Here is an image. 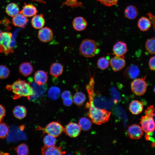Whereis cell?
Wrapping results in <instances>:
<instances>
[{
  "label": "cell",
  "mask_w": 155,
  "mask_h": 155,
  "mask_svg": "<svg viewBox=\"0 0 155 155\" xmlns=\"http://www.w3.org/2000/svg\"><path fill=\"white\" fill-rule=\"evenodd\" d=\"M6 88L14 94L13 99H16L22 97H27L28 100L35 94L33 88L29 82L18 79L11 84H7Z\"/></svg>",
  "instance_id": "1"
},
{
  "label": "cell",
  "mask_w": 155,
  "mask_h": 155,
  "mask_svg": "<svg viewBox=\"0 0 155 155\" xmlns=\"http://www.w3.org/2000/svg\"><path fill=\"white\" fill-rule=\"evenodd\" d=\"M86 105L89 108L88 115L93 123L100 125L108 121L111 112L106 109L95 107L91 98H89V102H87Z\"/></svg>",
  "instance_id": "2"
},
{
  "label": "cell",
  "mask_w": 155,
  "mask_h": 155,
  "mask_svg": "<svg viewBox=\"0 0 155 155\" xmlns=\"http://www.w3.org/2000/svg\"><path fill=\"white\" fill-rule=\"evenodd\" d=\"M89 98L92 99L94 105L96 107L102 109H110L113 106V102L108 100L106 98L100 95L96 94L94 88L89 87L87 88Z\"/></svg>",
  "instance_id": "3"
},
{
  "label": "cell",
  "mask_w": 155,
  "mask_h": 155,
  "mask_svg": "<svg viewBox=\"0 0 155 155\" xmlns=\"http://www.w3.org/2000/svg\"><path fill=\"white\" fill-rule=\"evenodd\" d=\"M79 51L83 56L86 57H93L99 52L96 42L89 39H84L82 41Z\"/></svg>",
  "instance_id": "4"
},
{
  "label": "cell",
  "mask_w": 155,
  "mask_h": 155,
  "mask_svg": "<svg viewBox=\"0 0 155 155\" xmlns=\"http://www.w3.org/2000/svg\"><path fill=\"white\" fill-rule=\"evenodd\" d=\"M12 36L10 32H0V52H3L6 54L13 52L11 46Z\"/></svg>",
  "instance_id": "5"
},
{
  "label": "cell",
  "mask_w": 155,
  "mask_h": 155,
  "mask_svg": "<svg viewBox=\"0 0 155 155\" xmlns=\"http://www.w3.org/2000/svg\"><path fill=\"white\" fill-rule=\"evenodd\" d=\"M38 129L56 137L60 135L63 131L64 128L59 123L53 121L49 123L45 128L39 127Z\"/></svg>",
  "instance_id": "6"
},
{
  "label": "cell",
  "mask_w": 155,
  "mask_h": 155,
  "mask_svg": "<svg viewBox=\"0 0 155 155\" xmlns=\"http://www.w3.org/2000/svg\"><path fill=\"white\" fill-rule=\"evenodd\" d=\"M131 89L136 95L140 96L144 94L146 91L147 84L144 78H135L131 84Z\"/></svg>",
  "instance_id": "7"
},
{
  "label": "cell",
  "mask_w": 155,
  "mask_h": 155,
  "mask_svg": "<svg viewBox=\"0 0 155 155\" xmlns=\"http://www.w3.org/2000/svg\"><path fill=\"white\" fill-rule=\"evenodd\" d=\"M154 117L147 115L142 117L140 123L141 128L146 133L153 131L155 129Z\"/></svg>",
  "instance_id": "8"
},
{
  "label": "cell",
  "mask_w": 155,
  "mask_h": 155,
  "mask_svg": "<svg viewBox=\"0 0 155 155\" xmlns=\"http://www.w3.org/2000/svg\"><path fill=\"white\" fill-rule=\"evenodd\" d=\"M109 64L113 71H118L122 70L125 67L126 61L123 56H115L111 59Z\"/></svg>",
  "instance_id": "9"
},
{
  "label": "cell",
  "mask_w": 155,
  "mask_h": 155,
  "mask_svg": "<svg viewBox=\"0 0 155 155\" xmlns=\"http://www.w3.org/2000/svg\"><path fill=\"white\" fill-rule=\"evenodd\" d=\"M81 129L80 126L77 123L70 122L64 128L63 131L69 137H75L80 134Z\"/></svg>",
  "instance_id": "10"
},
{
  "label": "cell",
  "mask_w": 155,
  "mask_h": 155,
  "mask_svg": "<svg viewBox=\"0 0 155 155\" xmlns=\"http://www.w3.org/2000/svg\"><path fill=\"white\" fill-rule=\"evenodd\" d=\"M127 133L129 137L134 140L140 139L143 134L142 128L140 126L135 124L129 126L128 128Z\"/></svg>",
  "instance_id": "11"
},
{
  "label": "cell",
  "mask_w": 155,
  "mask_h": 155,
  "mask_svg": "<svg viewBox=\"0 0 155 155\" xmlns=\"http://www.w3.org/2000/svg\"><path fill=\"white\" fill-rule=\"evenodd\" d=\"M38 36L40 41L46 42L50 41L52 39L53 33L49 28L45 27L40 29L38 32Z\"/></svg>",
  "instance_id": "12"
},
{
  "label": "cell",
  "mask_w": 155,
  "mask_h": 155,
  "mask_svg": "<svg viewBox=\"0 0 155 155\" xmlns=\"http://www.w3.org/2000/svg\"><path fill=\"white\" fill-rule=\"evenodd\" d=\"M65 152L63 151L60 147L55 146H44L41 149V153L43 155H62Z\"/></svg>",
  "instance_id": "13"
},
{
  "label": "cell",
  "mask_w": 155,
  "mask_h": 155,
  "mask_svg": "<svg viewBox=\"0 0 155 155\" xmlns=\"http://www.w3.org/2000/svg\"><path fill=\"white\" fill-rule=\"evenodd\" d=\"M127 47L126 43L124 42L119 41L114 45L113 51L115 56H123L127 52Z\"/></svg>",
  "instance_id": "14"
},
{
  "label": "cell",
  "mask_w": 155,
  "mask_h": 155,
  "mask_svg": "<svg viewBox=\"0 0 155 155\" xmlns=\"http://www.w3.org/2000/svg\"><path fill=\"white\" fill-rule=\"evenodd\" d=\"M140 70L138 67L135 65H132L128 67L124 73L126 78L134 79L139 75Z\"/></svg>",
  "instance_id": "15"
},
{
  "label": "cell",
  "mask_w": 155,
  "mask_h": 155,
  "mask_svg": "<svg viewBox=\"0 0 155 155\" xmlns=\"http://www.w3.org/2000/svg\"><path fill=\"white\" fill-rule=\"evenodd\" d=\"M87 23L86 20L82 16L75 18L72 22L73 28L78 31H82L86 28Z\"/></svg>",
  "instance_id": "16"
},
{
  "label": "cell",
  "mask_w": 155,
  "mask_h": 155,
  "mask_svg": "<svg viewBox=\"0 0 155 155\" xmlns=\"http://www.w3.org/2000/svg\"><path fill=\"white\" fill-rule=\"evenodd\" d=\"M34 78L35 82L38 85H43L47 81V73L41 70L37 71L34 73Z\"/></svg>",
  "instance_id": "17"
},
{
  "label": "cell",
  "mask_w": 155,
  "mask_h": 155,
  "mask_svg": "<svg viewBox=\"0 0 155 155\" xmlns=\"http://www.w3.org/2000/svg\"><path fill=\"white\" fill-rule=\"evenodd\" d=\"M28 21V19L26 17L20 12L12 17V23L15 26L24 27Z\"/></svg>",
  "instance_id": "18"
},
{
  "label": "cell",
  "mask_w": 155,
  "mask_h": 155,
  "mask_svg": "<svg viewBox=\"0 0 155 155\" xmlns=\"http://www.w3.org/2000/svg\"><path fill=\"white\" fill-rule=\"evenodd\" d=\"M20 13L26 17H31L36 15L37 10L36 7L33 5H25Z\"/></svg>",
  "instance_id": "19"
},
{
  "label": "cell",
  "mask_w": 155,
  "mask_h": 155,
  "mask_svg": "<svg viewBox=\"0 0 155 155\" xmlns=\"http://www.w3.org/2000/svg\"><path fill=\"white\" fill-rule=\"evenodd\" d=\"M63 71V67L61 63L55 62L51 64L49 69L50 74L54 77L56 78L60 75Z\"/></svg>",
  "instance_id": "20"
},
{
  "label": "cell",
  "mask_w": 155,
  "mask_h": 155,
  "mask_svg": "<svg viewBox=\"0 0 155 155\" xmlns=\"http://www.w3.org/2000/svg\"><path fill=\"white\" fill-rule=\"evenodd\" d=\"M31 23L34 28L39 29L44 26L45 20L42 14L36 15L32 18Z\"/></svg>",
  "instance_id": "21"
},
{
  "label": "cell",
  "mask_w": 155,
  "mask_h": 155,
  "mask_svg": "<svg viewBox=\"0 0 155 155\" xmlns=\"http://www.w3.org/2000/svg\"><path fill=\"white\" fill-rule=\"evenodd\" d=\"M33 70V67L29 62H24L22 63L19 67L20 73L25 77L30 75Z\"/></svg>",
  "instance_id": "22"
},
{
  "label": "cell",
  "mask_w": 155,
  "mask_h": 155,
  "mask_svg": "<svg viewBox=\"0 0 155 155\" xmlns=\"http://www.w3.org/2000/svg\"><path fill=\"white\" fill-rule=\"evenodd\" d=\"M143 106L142 103L137 100H134L130 104L129 109L131 113L134 115H138L143 111Z\"/></svg>",
  "instance_id": "23"
},
{
  "label": "cell",
  "mask_w": 155,
  "mask_h": 155,
  "mask_svg": "<svg viewBox=\"0 0 155 155\" xmlns=\"http://www.w3.org/2000/svg\"><path fill=\"white\" fill-rule=\"evenodd\" d=\"M124 13L126 18L129 19L133 20L137 16L138 11L135 7L133 5H130L126 8Z\"/></svg>",
  "instance_id": "24"
},
{
  "label": "cell",
  "mask_w": 155,
  "mask_h": 155,
  "mask_svg": "<svg viewBox=\"0 0 155 155\" xmlns=\"http://www.w3.org/2000/svg\"><path fill=\"white\" fill-rule=\"evenodd\" d=\"M137 25L142 31H145L148 30L151 26V22L148 18L143 17L139 20Z\"/></svg>",
  "instance_id": "25"
},
{
  "label": "cell",
  "mask_w": 155,
  "mask_h": 155,
  "mask_svg": "<svg viewBox=\"0 0 155 155\" xmlns=\"http://www.w3.org/2000/svg\"><path fill=\"white\" fill-rule=\"evenodd\" d=\"M26 108L22 106H16L13 111L14 116L19 119L24 118L26 116Z\"/></svg>",
  "instance_id": "26"
},
{
  "label": "cell",
  "mask_w": 155,
  "mask_h": 155,
  "mask_svg": "<svg viewBox=\"0 0 155 155\" xmlns=\"http://www.w3.org/2000/svg\"><path fill=\"white\" fill-rule=\"evenodd\" d=\"M6 13L9 16L13 17L18 13L19 9L18 5L14 3H11L7 6L5 9Z\"/></svg>",
  "instance_id": "27"
},
{
  "label": "cell",
  "mask_w": 155,
  "mask_h": 155,
  "mask_svg": "<svg viewBox=\"0 0 155 155\" xmlns=\"http://www.w3.org/2000/svg\"><path fill=\"white\" fill-rule=\"evenodd\" d=\"M61 94V92L60 89L59 88L55 86L51 87L48 92L49 97L53 100L57 99L59 97Z\"/></svg>",
  "instance_id": "28"
},
{
  "label": "cell",
  "mask_w": 155,
  "mask_h": 155,
  "mask_svg": "<svg viewBox=\"0 0 155 155\" xmlns=\"http://www.w3.org/2000/svg\"><path fill=\"white\" fill-rule=\"evenodd\" d=\"M86 99L85 95L81 92L77 91L73 97V101L76 105L80 106L82 105Z\"/></svg>",
  "instance_id": "29"
},
{
  "label": "cell",
  "mask_w": 155,
  "mask_h": 155,
  "mask_svg": "<svg viewBox=\"0 0 155 155\" xmlns=\"http://www.w3.org/2000/svg\"><path fill=\"white\" fill-rule=\"evenodd\" d=\"M92 123L91 121L85 117L81 118L79 121V125L82 130L88 131L91 127Z\"/></svg>",
  "instance_id": "30"
},
{
  "label": "cell",
  "mask_w": 155,
  "mask_h": 155,
  "mask_svg": "<svg viewBox=\"0 0 155 155\" xmlns=\"http://www.w3.org/2000/svg\"><path fill=\"white\" fill-rule=\"evenodd\" d=\"M155 39L152 37L148 40L145 44L146 51L151 54H154L155 53Z\"/></svg>",
  "instance_id": "31"
},
{
  "label": "cell",
  "mask_w": 155,
  "mask_h": 155,
  "mask_svg": "<svg viewBox=\"0 0 155 155\" xmlns=\"http://www.w3.org/2000/svg\"><path fill=\"white\" fill-rule=\"evenodd\" d=\"M43 142L45 146H53L55 145L56 140L55 137L48 134L44 136L43 139Z\"/></svg>",
  "instance_id": "32"
},
{
  "label": "cell",
  "mask_w": 155,
  "mask_h": 155,
  "mask_svg": "<svg viewBox=\"0 0 155 155\" xmlns=\"http://www.w3.org/2000/svg\"><path fill=\"white\" fill-rule=\"evenodd\" d=\"M97 64L99 69L104 70L106 69L109 67V62L106 58L102 57L98 59Z\"/></svg>",
  "instance_id": "33"
},
{
  "label": "cell",
  "mask_w": 155,
  "mask_h": 155,
  "mask_svg": "<svg viewBox=\"0 0 155 155\" xmlns=\"http://www.w3.org/2000/svg\"><path fill=\"white\" fill-rule=\"evenodd\" d=\"M16 150L17 154L19 155H26L29 152L28 147L25 144H20L16 147Z\"/></svg>",
  "instance_id": "34"
},
{
  "label": "cell",
  "mask_w": 155,
  "mask_h": 155,
  "mask_svg": "<svg viewBox=\"0 0 155 155\" xmlns=\"http://www.w3.org/2000/svg\"><path fill=\"white\" fill-rule=\"evenodd\" d=\"M10 73L9 68L5 65H0V79H5L8 78Z\"/></svg>",
  "instance_id": "35"
},
{
  "label": "cell",
  "mask_w": 155,
  "mask_h": 155,
  "mask_svg": "<svg viewBox=\"0 0 155 155\" xmlns=\"http://www.w3.org/2000/svg\"><path fill=\"white\" fill-rule=\"evenodd\" d=\"M8 127L6 124L0 123V138L6 137L8 134Z\"/></svg>",
  "instance_id": "36"
},
{
  "label": "cell",
  "mask_w": 155,
  "mask_h": 155,
  "mask_svg": "<svg viewBox=\"0 0 155 155\" xmlns=\"http://www.w3.org/2000/svg\"><path fill=\"white\" fill-rule=\"evenodd\" d=\"M115 112L118 117L120 119H123L125 117V114L122 108L120 106H118L115 108Z\"/></svg>",
  "instance_id": "37"
},
{
  "label": "cell",
  "mask_w": 155,
  "mask_h": 155,
  "mask_svg": "<svg viewBox=\"0 0 155 155\" xmlns=\"http://www.w3.org/2000/svg\"><path fill=\"white\" fill-rule=\"evenodd\" d=\"M103 5L108 7L116 5L118 0H98Z\"/></svg>",
  "instance_id": "38"
},
{
  "label": "cell",
  "mask_w": 155,
  "mask_h": 155,
  "mask_svg": "<svg viewBox=\"0 0 155 155\" xmlns=\"http://www.w3.org/2000/svg\"><path fill=\"white\" fill-rule=\"evenodd\" d=\"M154 108L153 105H151L148 107L145 110V112L146 115L151 116L154 117L155 113Z\"/></svg>",
  "instance_id": "39"
},
{
  "label": "cell",
  "mask_w": 155,
  "mask_h": 155,
  "mask_svg": "<svg viewBox=\"0 0 155 155\" xmlns=\"http://www.w3.org/2000/svg\"><path fill=\"white\" fill-rule=\"evenodd\" d=\"M155 57H152L149 59L148 65L150 69L152 71H154L155 68Z\"/></svg>",
  "instance_id": "40"
},
{
  "label": "cell",
  "mask_w": 155,
  "mask_h": 155,
  "mask_svg": "<svg viewBox=\"0 0 155 155\" xmlns=\"http://www.w3.org/2000/svg\"><path fill=\"white\" fill-rule=\"evenodd\" d=\"M62 98L63 99L69 98H72V96L71 92L68 90L64 91L61 94Z\"/></svg>",
  "instance_id": "41"
},
{
  "label": "cell",
  "mask_w": 155,
  "mask_h": 155,
  "mask_svg": "<svg viewBox=\"0 0 155 155\" xmlns=\"http://www.w3.org/2000/svg\"><path fill=\"white\" fill-rule=\"evenodd\" d=\"M154 136V131L146 133L145 137L146 140H150L154 143V140L153 137Z\"/></svg>",
  "instance_id": "42"
},
{
  "label": "cell",
  "mask_w": 155,
  "mask_h": 155,
  "mask_svg": "<svg viewBox=\"0 0 155 155\" xmlns=\"http://www.w3.org/2000/svg\"><path fill=\"white\" fill-rule=\"evenodd\" d=\"M5 114V110L4 107L0 105V123L1 122Z\"/></svg>",
  "instance_id": "43"
},
{
  "label": "cell",
  "mask_w": 155,
  "mask_h": 155,
  "mask_svg": "<svg viewBox=\"0 0 155 155\" xmlns=\"http://www.w3.org/2000/svg\"><path fill=\"white\" fill-rule=\"evenodd\" d=\"M63 100V104L67 106H70L73 102L72 98H69Z\"/></svg>",
  "instance_id": "44"
},
{
  "label": "cell",
  "mask_w": 155,
  "mask_h": 155,
  "mask_svg": "<svg viewBox=\"0 0 155 155\" xmlns=\"http://www.w3.org/2000/svg\"><path fill=\"white\" fill-rule=\"evenodd\" d=\"M148 16L149 18V19L151 20L154 26V17L151 13H148Z\"/></svg>",
  "instance_id": "45"
},
{
  "label": "cell",
  "mask_w": 155,
  "mask_h": 155,
  "mask_svg": "<svg viewBox=\"0 0 155 155\" xmlns=\"http://www.w3.org/2000/svg\"><path fill=\"white\" fill-rule=\"evenodd\" d=\"M8 153H5L0 151V155L8 154Z\"/></svg>",
  "instance_id": "46"
},
{
  "label": "cell",
  "mask_w": 155,
  "mask_h": 155,
  "mask_svg": "<svg viewBox=\"0 0 155 155\" xmlns=\"http://www.w3.org/2000/svg\"></svg>",
  "instance_id": "47"
}]
</instances>
